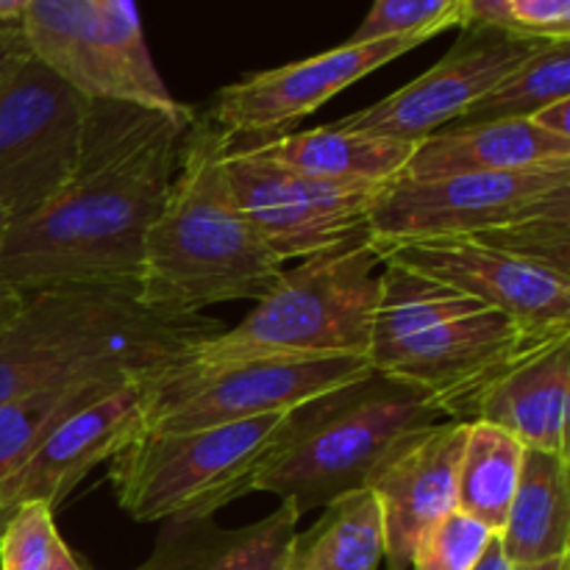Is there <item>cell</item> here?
I'll list each match as a JSON object with an SVG mask.
<instances>
[{"label":"cell","instance_id":"obj_19","mask_svg":"<svg viewBox=\"0 0 570 570\" xmlns=\"http://www.w3.org/2000/svg\"><path fill=\"white\" fill-rule=\"evenodd\" d=\"M301 512L284 499L248 527H217L215 518L165 521L148 560L134 570H284Z\"/></svg>","mask_w":570,"mask_h":570},{"label":"cell","instance_id":"obj_15","mask_svg":"<svg viewBox=\"0 0 570 570\" xmlns=\"http://www.w3.org/2000/svg\"><path fill=\"white\" fill-rule=\"evenodd\" d=\"M429 37H390L373 42H343L326 53L254 72L223 87L206 115L226 137H278L323 104L379 67L421 48Z\"/></svg>","mask_w":570,"mask_h":570},{"label":"cell","instance_id":"obj_26","mask_svg":"<svg viewBox=\"0 0 570 570\" xmlns=\"http://www.w3.org/2000/svg\"><path fill=\"white\" fill-rule=\"evenodd\" d=\"M117 384L126 382L72 384V387L48 390V393H33L0 404V484L31 456V451L42 443V438L56 423L65 421L78 406L109 393ZM3 527L6 523L0 521V532Z\"/></svg>","mask_w":570,"mask_h":570},{"label":"cell","instance_id":"obj_25","mask_svg":"<svg viewBox=\"0 0 570 570\" xmlns=\"http://www.w3.org/2000/svg\"><path fill=\"white\" fill-rule=\"evenodd\" d=\"M562 98H570V39L546 42L534 50L451 126L529 120L534 111Z\"/></svg>","mask_w":570,"mask_h":570},{"label":"cell","instance_id":"obj_1","mask_svg":"<svg viewBox=\"0 0 570 570\" xmlns=\"http://www.w3.org/2000/svg\"><path fill=\"white\" fill-rule=\"evenodd\" d=\"M195 111L92 98L81 154L59 193L9 220L3 276L17 293L53 284H131L165 206Z\"/></svg>","mask_w":570,"mask_h":570},{"label":"cell","instance_id":"obj_11","mask_svg":"<svg viewBox=\"0 0 570 570\" xmlns=\"http://www.w3.org/2000/svg\"><path fill=\"white\" fill-rule=\"evenodd\" d=\"M89 100L28 53L0 83V209L33 215L76 167Z\"/></svg>","mask_w":570,"mask_h":570},{"label":"cell","instance_id":"obj_33","mask_svg":"<svg viewBox=\"0 0 570 570\" xmlns=\"http://www.w3.org/2000/svg\"><path fill=\"white\" fill-rule=\"evenodd\" d=\"M529 120L538 128H543V131L554 134V137L570 139V98L554 100V104L543 106V109L534 111Z\"/></svg>","mask_w":570,"mask_h":570},{"label":"cell","instance_id":"obj_38","mask_svg":"<svg viewBox=\"0 0 570 570\" xmlns=\"http://www.w3.org/2000/svg\"><path fill=\"white\" fill-rule=\"evenodd\" d=\"M512 570H570V554L557 557V560L540 562V566H527V568H512Z\"/></svg>","mask_w":570,"mask_h":570},{"label":"cell","instance_id":"obj_5","mask_svg":"<svg viewBox=\"0 0 570 570\" xmlns=\"http://www.w3.org/2000/svg\"><path fill=\"white\" fill-rule=\"evenodd\" d=\"M540 345L484 301L382 262L367 365L426 390L449 421Z\"/></svg>","mask_w":570,"mask_h":570},{"label":"cell","instance_id":"obj_36","mask_svg":"<svg viewBox=\"0 0 570 570\" xmlns=\"http://www.w3.org/2000/svg\"><path fill=\"white\" fill-rule=\"evenodd\" d=\"M50 570H92V568H89L87 560H81V557H78L76 551H72L70 546L59 538V543H56V549H53V562H50Z\"/></svg>","mask_w":570,"mask_h":570},{"label":"cell","instance_id":"obj_12","mask_svg":"<svg viewBox=\"0 0 570 570\" xmlns=\"http://www.w3.org/2000/svg\"><path fill=\"white\" fill-rule=\"evenodd\" d=\"M365 356L271 360L215 373L165 371L148 382L145 432H193L289 412L367 371Z\"/></svg>","mask_w":570,"mask_h":570},{"label":"cell","instance_id":"obj_3","mask_svg":"<svg viewBox=\"0 0 570 570\" xmlns=\"http://www.w3.org/2000/svg\"><path fill=\"white\" fill-rule=\"evenodd\" d=\"M228 137L195 115L165 206L145 239L139 295L156 306L200 312L223 301L265 298L284 273L239 206L226 176Z\"/></svg>","mask_w":570,"mask_h":570},{"label":"cell","instance_id":"obj_23","mask_svg":"<svg viewBox=\"0 0 570 570\" xmlns=\"http://www.w3.org/2000/svg\"><path fill=\"white\" fill-rule=\"evenodd\" d=\"M306 532H295L284 570H379L384 562L382 507L371 488L323 507Z\"/></svg>","mask_w":570,"mask_h":570},{"label":"cell","instance_id":"obj_7","mask_svg":"<svg viewBox=\"0 0 570 570\" xmlns=\"http://www.w3.org/2000/svg\"><path fill=\"white\" fill-rule=\"evenodd\" d=\"M284 417L287 412L193 432L139 434L109 460L117 504L139 523L215 518L250 493Z\"/></svg>","mask_w":570,"mask_h":570},{"label":"cell","instance_id":"obj_34","mask_svg":"<svg viewBox=\"0 0 570 570\" xmlns=\"http://www.w3.org/2000/svg\"><path fill=\"white\" fill-rule=\"evenodd\" d=\"M6 228H9V215H6L3 209H0V321L3 317H9L11 312L20 306L22 301V293H17L14 287H11L9 282H6L3 276V239H6Z\"/></svg>","mask_w":570,"mask_h":570},{"label":"cell","instance_id":"obj_10","mask_svg":"<svg viewBox=\"0 0 570 570\" xmlns=\"http://www.w3.org/2000/svg\"><path fill=\"white\" fill-rule=\"evenodd\" d=\"M226 176L248 220L282 262L312 259L371 239V212L390 184L306 176L232 137Z\"/></svg>","mask_w":570,"mask_h":570},{"label":"cell","instance_id":"obj_6","mask_svg":"<svg viewBox=\"0 0 570 570\" xmlns=\"http://www.w3.org/2000/svg\"><path fill=\"white\" fill-rule=\"evenodd\" d=\"M382 256L371 239L284 271L234 328L193 345L173 371L215 373L271 360L365 356L371 348Z\"/></svg>","mask_w":570,"mask_h":570},{"label":"cell","instance_id":"obj_22","mask_svg":"<svg viewBox=\"0 0 570 570\" xmlns=\"http://www.w3.org/2000/svg\"><path fill=\"white\" fill-rule=\"evenodd\" d=\"M499 538L512 568L540 566L570 554L568 456L523 451L515 499Z\"/></svg>","mask_w":570,"mask_h":570},{"label":"cell","instance_id":"obj_29","mask_svg":"<svg viewBox=\"0 0 570 570\" xmlns=\"http://www.w3.org/2000/svg\"><path fill=\"white\" fill-rule=\"evenodd\" d=\"M490 540L488 527L454 510L421 540L410 570H473Z\"/></svg>","mask_w":570,"mask_h":570},{"label":"cell","instance_id":"obj_31","mask_svg":"<svg viewBox=\"0 0 570 570\" xmlns=\"http://www.w3.org/2000/svg\"><path fill=\"white\" fill-rule=\"evenodd\" d=\"M31 53L20 20H0V83Z\"/></svg>","mask_w":570,"mask_h":570},{"label":"cell","instance_id":"obj_2","mask_svg":"<svg viewBox=\"0 0 570 570\" xmlns=\"http://www.w3.org/2000/svg\"><path fill=\"white\" fill-rule=\"evenodd\" d=\"M223 332L204 312L156 306L131 284H53L0 321V404L87 382L156 379Z\"/></svg>","mask_w":570,"mask_h":570},{"label":"cell","instance_id":"obj_9","mask_svg":"<svg viewBox=\"0 0 570 570\" xmlns=\"http://www.w3.org/2000/svg\"><path fill=\"white\" fill-rule=\"evenodd\" d=\"M20 26L31 56L87 98L184 106L156 70L134 0H31Z\"/></svg>","mask_w":570,"mask_h":570},{"label":"cell","instance_id":"obj_14","mask_svg":"<svg viewBox=\"0 0 570 570\" xmlns=\"http://www.w3.org/2000/svg\"><path fill=\"white\" fill-rule=\"evenodd\" d=\"M373 245V243H371ZM406 267L510 315L538 343L570 334V278L468 237L412 239L376 248Z\"/></svg>","mask_w":570,"mask_h":570},{"label":"cell","instance_id":"obj_35","mask_svg":"<svg viewBox=\"0 0 570 570\" xmlns=\"http://www.w3.org/2000/svg\"><path fill=\"white\" fill-rule=\"evenodd\" d=\"M473 570H512L499 534H493V540H490L488 549H484V554L479 557V562L473 566Z\"/></svg>","mask_w":570,"mask_h":570},{"label":"cell","instance_id":"obj_24","mask_svg":"<svg viewBox=\"0 0 570 570\" xmlns=\"http://www.w3.org/2000/svg\"><path fill=\"white\" fill-rule=\"evenodd\" d=\"M523 445L490 423H468L456 471V510L501 534L523 468Z\"/></svg>","mask_w":570,"mask_h":570},{"label":"cell","instance_id":"obj_8","mask_svg":"<svg viewBox=\"0 0 570 570\" xmlns=\"http://www.w3.org/2000/svg\"><path fill=\"white\" fill-rule=\"evenodd\" d=\"M534 217H570V161L512 173L399 176L379 195L367 234L373 248L412 239L479 237Z\"/></svg>","mask_w":570,"mask_h":570},{"label":"cell","instance_id":"obj_37","mask_svg":"<svg viewBox=\"0 0 570 570\" xmlns=\"http://www.w3.org/2000/svg\"><path fill=\"white\" fill-rule=\"evenodd\" d=\"M31 0H0V20H20Z\"/></svg>","mask_w":570,"mask_h":570},{"label":"cell","instance_id":"obj_18","mask_svg":"<svg viewBox=\"0 0 570 570\" xmlns=\"http://www.w3.org/2000/svg\"><path fill=\"white\" fill-rule=\"evenodd\" d=\"M570 334L512 362L468 404L462 423H490L523 449L568 456Z\"/></svg>","mask_w":570,"mask_h":570},{"label":"cell","instance_id":"obj_13","mask_svg":"<svg viewBox=\"0 0 570 570\" xmlns=\"http://www.w3.org/2000/svg\"><path fill=\"white\" fill-rule=\"evenodd\" d=\"M460 31V39L432 70L379 104L340 117L334 126L345 131L421 142L460 120L507 72L515 70L523 59L549 42L501 26H468Z\"/></svg>","mask_w":570,"mask_h":570},{"label":"cell","instance_id":"obj_27","mask_svg":"<svg viewBox=\"0 0 570 570\" xmlns=\"http://www.w3.org/2000/svg\"><path fill=\"white\" fill-rule=\"evenodd\" d=\"M460 0H373L348 42H373L390 37H438L456 22Z\"/></svg>","mask_w":570,"mask_h":570},{"label":"cell","instance_id":"obj_4","mask_svg":"<svg viewBox=\"0 0 570 570\" xmlns=\"http://www.w3.org/2000/svg\"><path fill=\"white\" fill-rule=\"evenodd\" d=\"M449 421L417 384L367 367L287 412L250 493H273L304 512L367 488L395 454Z\"/></svg>","mask_w":570,"mask_h":570},{"label":"cell","instance_id":"obj_32","mask_svg":"<svg viewBox=\"0 0 570 570\" xmlns=\"http://www.w3.org/2000/svg\"><path fill=\"white\" fill-rule=\"evenodd\" d=\"M456 22H460V28H468V26L510 28V22H507V0H460Z\"/></svg>","mask_w":570,"mask_h":570},{"label":"cell","instance_id":"obj_30","mask_svg":"<svg viewBox=\"0 0 570 570\" xmlns=\"http://www.w3.org/2000/svg\"><path fill=\"white\" fill-rule=\"evenodd\" d=\"M507 22L534 39H570V0H507Z\"/></svg>","mask_w":570,"mask_h":570},{"label":"cell","instance_id":"obj_28","mask_svg":"<svg viewBox=\"0 0 570 570\" xmlns=\"http://www.w3.org/2000/svg\"><path fill=\"white\" fill-rule=\"evenodd\" d=\"M59 538L48 504H20L0 532V570H50Z\"/></svg>","mask_w":570,"mask_h":570},{"label":"cell","instance_id":"obj_20","mask_svg":"<svg viewBox=\"0 0 570 570\" xmlns=\"http://www.w3.org/2000/svg\"><path fill=\"white\" fill-rule=\"evenodd\" d=\"M570 139L543 131L532 120H493L445 126L415 145L401 176L438 178L454 173H512L568 165Z\"/></svg>","mask_w":570,"mask_h":570},{"label":"cell","instance_id":"obj_21","mask_svg":"<svg viewBox=\"0 0 570 570\" xmlns=\"http://www.w3.org/2000/svg\"><path fill=\"white\" fill-rule=\"evenodd\" d=\"M267 159L326 178V181H395L410 165L417 142L376 137V134L345 131V128L321 126L309 131H287L278 137H237Z\"/></svg>","mask_w":570,"mask_h":570},{"label":"cell","instance_id":"obj_17","mask_svg":"<svg viewBox=\"0 0 570 570\" xmlns=\"http://www.w3.org/2000/svg\"><path fill=\"white\" fill-rule=\"evenodd\" d=\"M468 423L443 421L395 451L367 482L382 507L387 570H410L421 540L456 510Z\"/></svg>","mask_w":570,"mask_h":570},{"label":"cell","instance_id":"obj_16","mask_svg":"<svg viewBox=\"0 0 570 570\" xmlns=\"http://www.w3.org/2000/svg\"><path fill=\"white\" fill-rule=\"evenodd\" d=\"M148 382L137 379L111 387L56 423L26 462L0 484V521L20 504H48L56 512L92 468L145 434Z\"/></svg>","mask_w":570,"mask_h":570}]
</instances>
